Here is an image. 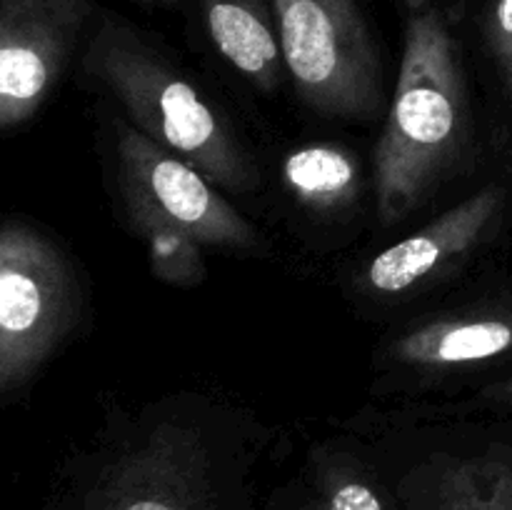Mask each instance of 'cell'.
<instances>
[{"label": "cell", "instance_id": "obj_1", "mask_svg": "<svg viewBox=\"0 0 512 510\" xmlns=\"http://www.w3.org/2000/svg\"><path fill=\"white\" fill-rule=\"evenodd\" d=\"M468 143V90L443 10L413 0L405 50L375 148V198L383 223L408 218L458 165Z\"/></svg>", "mask_w": 512, "mask_h": 510}, {"label": "cell", "instance_id": "obj_2", "mask_svg": "<svg viewBox=\"0 0 512 510\" xmlns=\"http://www.w3.org/2000/svg\"><path fill=\"white\" fill-rule=\"evenodd\" d=\"M83 70L120 105L123 120L218 188L248 193L258 185L253 160L225 115L128 23L103 18L85 48Z\"/></svg>", "mask_w": 512, "mask_h": 510}, {"label": "cell", "instance_id": "obj_3", "mask_svg": "<svg viewBox=\"0 0 512 510\" xmlns=\"http://www.w3.org/2000/svg\"><path fill=\"white\" fill-rule=\"evenodd\" d=\"M115 165L125 218L148 248V260L160 280L178 288L200 285L208 275L205 248L253 253L260 235L218 185L195 165L168 153L115 120Z\"/></svg>", "mask_w": 512, "mask_h": 510}, {"label": "cell", "instance_id": "obj_4", "mask_svg": "<svg viewBox=\"0 0 512 510\" xmlns=\"http://www.w3.org/2000/svg\"><path fill=\"white\" fill-rule=\"evenodd\" d=\"M285 65L300 98L325 118L368 120L383 70L355 0H270Z\"/></svg>", "mask_w": 512, "mask_h": 510}, {"label": "cell", "instance_id": "obj_5", "mask_svg": "<svg viewBox=\"0 0 512 510\" xmlns=\"http://www.w3.org/2000/svg\"><path fill=\"white\" fill-rule=\"evenodd\" d=\"M78 293L68 260L40 230H0V395L13 398L73 330Z\"/></svg>", "mask_w": 512, "mask_h": 510}, {"label": "cell", "instance_id": "obj_6", "mask_svg": "<svg viewBox=\"0 0 512 510\" xmlns=\"http://www.w3.org/2000/svg\"><path fill=\"white\" fill-rule=\"evenodd\" d=\"M210 455L193 423L145 418L100 470L88 510H215Z\"/></svg>", "mask_w": 512, "mask_h": 510}, {"label": "cell", "instance_id": "obj_7", "mask_svg": "<svg viewBox=\"0 0 512 510\" xmlns=\"http://www.w3.org/2000/svg\"><path fill=\"white\" fill-rule=\"evenodd\" d=\"M90 0H0V128L28 123L63 75Z\"/></svg>", "mask_w": 512, "mask_h": 510}, {"label": "cell", "instance_id": "obj_8", "mask_svg": "<svg viewBox=\"0 0 512 510\" xmlns=\"http://www.w3.org/2000/svg\"><path fill=\"white\" fill-rule=\"evenodd\" d=\"M503 198V188L488 185L440 213L418 233L375 255L365 268L363 285L375 295H405L425 285L483 243L503 208Z\"/></svg>", "mask_w": 512, "mask_h": 510}, {"label": "cell", "instance_id": "obj_9", "mask_svg": "<svg viewBox=\"0 0 512 510\" xmlns=\"http://www.w3.org/2000/svg\"><path fill=\"white\" fill-rule=\"evenodd\" d=\"M512 350V313H465L435 318L400 335L390 360L413 370H450L485 363Z\"/></svg>", "mask_w": 512, "mask_h": 510}, {"label": "cell", "instance_id": "obj_10", "mask_svg": "<svg viewBox=\"0 0 512 510\" xmlns=\"http://www.w3.org/2000/svg\"><path fill=\"white\" fill-rule=\"evenodd\" d=\"M215 50L263 93H273L288 70L278 25L263 0H200Z\"/></svg>", "mask_w": 512, "mask_h": 510}, {"label": "cell", "instance_id": "obj_11", "mask_svg": "<svg viewBox=\"0 0 512 510\" xmlns=\"http://www.w3.org/2000/svg\"><path fill=\"white\" fill-rule=\"evenodd\" d=\"M283 178L293 198L313 213H340L350 208L363 190L358 158L330 143L293 150L285 160Z\"/></svg>", "mask_w": 512, "mask_h": 510}, {"label": "cell", "instance_id": "obj_12", "mask_svg": "<svg viewBox=\"0 0 512 510\" xmlns=\"http://www.w3.org/2000/svg\"><path fill=\"white\" fill-rule=\"evenodd\" d=\"M430 510H512V453L443 460L433 473Z\"/></svg>", "mask_w": 512, "mask_h": 510}, {"label": "cell", "instance_id": "obj_13", "mask_svg": "<svg viewBox=\"0 0 512 510\" xmlns=\"http://www.w3.org/2000/svg\"><path fill=\"white\" fill-rule=\"evenodd\" d=\"M323 493L328 510H388L373 483L360 470L343 463L323 470Z\"/></svg>", "mask_w": 512, "mask_h": 510}, {"label": "cell", "instance_id": "obj_14", "mask_svg": "<svg viewBox=\"0 0 512 510\" xmlns=\"http://www.w3.org/2000/svg\"><path fill=\"white\" fill-rule=\"evenodd\" d=\"M488 43L503 65L512 63V0H495L488 18Z\"/></svg>", "mask_w": 512, "mask_h": 510}, {"label": "cell", "instance_id": "obj_15", "mask_svg": "<svg viewBox=\"0 0 512 510\" xmlns=\"http://www.w3.org/2000/svg\"><path fill=\"white\" fill-rule=\"evenodd\" d=\"M488 395H490V398H495V400H508V403H512V380H508V383H503V385H498V388L488 390Z\"/></svg>", "mask_w": 512, "mask_h": 510}, {"label": "cell", "instance_id": "obj_16", "mask_svg": "<svg viewBox=\"0 0 512 510\" xmlns=\"http://www.w3.org/2000/svg\"><path fill=\"white\" fill-rule=\"evenodd\" d=\"M143 3H160V5H165V3H173V0H143Z\"/></svg>", "mask_w": 512, "mask_h": 510}, {"label": "cell", "instance_id": "obj_17", "mask_svg": "<svg viewBox=\"0 0 512 510\" xmlns=\"http://www.w3.org/2000/svg\"><path fill=\"white\" fill-rule=\"evenodd\" d=\"M510 78H512V63H510Z\"/></svg>", "mask_w": 512, "mask_h": 510}]
</instances>
